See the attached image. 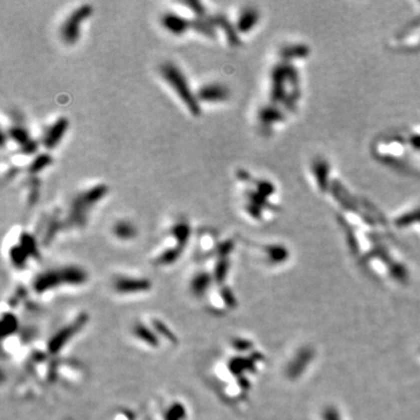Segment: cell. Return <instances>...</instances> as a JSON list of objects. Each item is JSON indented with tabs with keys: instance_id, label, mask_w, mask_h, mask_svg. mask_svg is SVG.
I'll use <instances>...</instances> for the list:
<instances>
[{
	"instance_id": "20",
	"label": "cell",
	"mask_w": 420,
	"mask_h": 420,
	"mask_svg": "<svg viewBox=\"0 0 420 420\" xmlns=\"http://www.w3.org/2000/svg\"><path fill=\"white\" fill-rule=\"evenodd\" d=\"M190 234H192V229L187 222H176L171 229V235L176 241V245L181 246L183 249L189 241Z\"/></svg>"
},
{
	"instance_id": "2",
	"label": "cell",
	"mask_w": 420,
	"mask_h": 420,
	"mask_svg": "<svg viewBox=\"0 0 420 420\" xmlns=\"http://www.w3.org/2000/svg\"><path fill=\"white\" fill-rule=\"evenodd\" d=\"M161 75L165 78V81L172 86V89L176 92V95L180 97V99L182 100L187 109L189 110V112L195 117L200 116V100L194 95L182 71L172 62H166V63L161 65Z\"/></svg>"
},
{
	"instance_id": "11",
	"label": "cell",
	"mask_w": 420,
	"mask_h": 420,
	"mask_svg": "<svg viewBox=\"0 0 420 420\" xmlns=\"http://www.w3.org/2000/svg\"><path fill=\"white\" fill-rule=\"evenodd\" d=\"M132 334L139 342H141L148 348H159L160 347V338H159L154 329L150 325L138 322L133 326Z\"/></svg>"
},
{
	"instance_id": "4",
	"label": "cell",
	"mask_w": 420,
	"mask_h": 420,
	"mask_svg": "<svg viewBox=\"0 0 420 420\" xmlns=\"http://www.w3.org/2000/svg\"><path fill=\"white\" fill-rule=\"evenodd\" d=\"M86 320H88V317L85 314H82L76 318L74 321L70 322V324H68L63 328L60 329L48 342V353L51 354V355H57L71 341V339L84 327Z\"/></svg>"
},
{
	"instance_id": "13",
	"label": "cell",
	"mask_w": 420,
	"mask_h": 420,
	"mask_svg": "<svg viewBox=\"0 0 420 420\" xmlns=\"http://www.w3.org/2000/svg\"><path fill=\"white\" fill-rule=\"evenodd\" d=\"M62 282L64 286H82L88 282V273L77 265H67L60 267Z\"/></svg>"
},
{
	"instance_id": "31",
	"label": "cell",
	"mask_w": 420,
	"mask_h": 420,
	"mask_svg": "<svg viewBox=\"0 0 420 420\" xmlns=\"http://www.w3.org/2000/svg\"><path fill=\"white\" fill-rule=\"evenodd\" d=\"M187 7H188L190 11H192L194 14L196 15V18H203L206 15V7H204L203 4L199 0H186L183 1Z\"/></svg>"
},
{
	"instance_id": "30",
	"label": "cell",
	"mask_w": 420,
	"mask_h": 420,
	"mask_svg": "<svg viewBox=\"0 0 420 420\" xmlns=\"http://www.w3.org/2000/svg\"><path fill=\"white\" fill-rule=\"evenodd\" d=\"M2 338H6V334H13L18 327V321H16L15 315L12 313L2 315Z\"/></svg>"
},
{
	"instance_id": "7",
	"label": "cell",
	"mask_w": 420,
	"mask_h": 420,
	"mask_svg": "<svg viewBox=\"0 0 420 420\" xmlns=\"http://www.w3.org/2000/svg\"><path fill=\"white\" fill-rule=\"evenodd\" d=\"M62 286L64 285L62 282L60 269L47 270L42 273L37 274L33 283L34 292L40 294V296L48 292H53V291L60 289Z\"/></svg>"
},
{
	"instance_id": "10",
	"label": "cell",
	"mask_w": 420,
	"mask_h": 420,
	"mask_svg": "<svg viewBox=\"0 0 420 420\" xmlns=\"http://www.w3.org/2000/svg\"><path fill=\"white\" fill-rule=\"evenodd\" d=\"M161 25L173 35L180 36L190 29V20H187L174 12H166L161 16Z\"/></svg>"
},
{
	"instance_id": "19",
	"label": "cell",
	"mask_w": 420,
	"mask_h": 420,
	"mask_svg": "<svg viewBox=\"0 0 420 420\" xmlns=\"http://www.w3.org/2000/svg\"><path fill=\"white\" fill-rule=\"evenodd\" d=\"M257 21H258V13H257V11H255L253 8H245L241 13V15H239L236 29L238 32L248 33L249 30H251L255 27Z\"/></svg>"
},
{
	"instance_id": "21",
	"label": "cell",
	"mask_w": 420,
	"mask_h": 420,
	"mask_svg": "<svg viewBox=\"0 0 420 420\" xmlns=\"http://www.w3.org/2000/svg\"><path fill=\"white\" fill-rule=\"evenodd\" d=\"M162 420H188V412L181 402H173L162 413Z\"/></svg>"
},
{
	"instance_id": "12",
	"label": "cell",
	"mask_w": 420,
	"mask_h": 420,
	"mask_svg": "<svg viewBox=\"0 0 420 420\" xmlns=\"http://www.w3.org/2000/svg\"><path fill=\"white\" fill-rule=\"evenodd\" d=\"M213 284V274L207 272V271H199V272L194 274L192 280H190V292H192V294L195 298L202 299L207 294V292H209Z\"/></svg>"
},
{
	"instance_id": "34",
	"label": "cell",
	"mask_w": 420,
	"mask_h": 420,
	"mask_svg": "<svg viewBox=\"0 0 420 420\" xmlns=\"http://www.w3.org/2000/svg\"><path fill=\"white\" fill-rule=\"evenodd\" d=\"M237 178L239 180H241V181H249V180H250V175H249L248 172L243 169V171H238L237 172Z\"/></svg>"
},
{
	"instance_id": "29",
	"label": "cell",
	"mask_w": 420,
	"mask_h": 420,
	"mask_svg": "<svg viewBox=\"0 0 420 420\" xmlns=\"http://www.w3.org/2000/svg\"><path fill=\"white\" fill-rule=\"evenodd\" d=\"M64 227V222L60 221V218L57 216H54L51 217L49 222H48V225H47V229H46V232H44V236H43V244L44 245H48L50 244V242L53 241L55 236L60 230L61 228Z\"/></svg>"
},
{
	"instance_id": "9",
	"label": "cell",
	"mask_w": 420,
	"mask_h": 420,
	"mask_svg": "<svg viewBox=\"0 0 420 420\" xmlns=\"http://www.w3.org/2000/svg\"><path fill=\"white\" fill-rule=\"evenodd\" d=\"M230 96V91L227 86L220 83H210L201 86L199 91L196 93L197 99L200 102H208V103H217L227 100Z\"/></svg>"
},
{
	"instance_id": "32",
	"label": "cell",
	"mask_w": 420,
	"mask_h": 420,
	"mask_svg": "<svg viewBox=\"0 0 420 420\" xmlns=\"http://www.w3.org/2000/svg\"><path fill=\"white\" fill-rule=\"evenodd\" d=\"M39 188H40L39 180H37L36 178H34L32 180V182H30V189L28 193V197H27V203L29 204V207H33L34 204L39 201V197H40Z\"/></svg>"
},
{
	"instance_id": "24",
	"label": "cell",
	"mask_w": 420,
	"mask_h": 420,
	"mask_svg": "<svg viewBox=\"0 0 420 420\" xmlns=\"http://www.w3.org/2000/svg\"><path fill=\"white\" fill-rule=\"evenodd\" d=\"M9 260H11L12 265L18 270L25 269L27 265V262H28L29 256L27 255L25 250H23L19 244L13 245L11 249H9L8 252Z\"/></svg>"
},
{
	"instance_id": "16",
	"label": "cell",
	"mask_w": 420,
	"mask_h": 420,
	"mask_svg": "<svg viewBox=\"0 0 420 420\" xmlns=\"http://www.w3.org/2000/svg\"><path fill=\"white\" fill-rule=\"evenodd\" d=\"M230 266L231 263L229 257H217L213 272L214 283L216 284L217 287L227 286L225 282H227L229 272H230Z\"/></svg>"
},
{
	"instance_id": "35",
	"label": "cell",
	"mask_w": 420,
	"mask_h": 420,
	"mask_svg": "<svg viewBox=\"0 0 420 420\" xmlns=\"http://www.w3.org/2000/svg\"><path fill=\"white\" fill-rule=\"evenodd\" d=\"M418 355H419V357H420V347H419V349H418Z\"/></svg>"
},
{
	"instance_id": "8",
	"label": "cell",
	"mask_w": 420,
	"mask_h": 420,
	"mask_svg": "<svg viewBox=\"0 0 420 420\" xmlns=\"http://www.w3.org/2000/svg\"><path fill=\"white\" fill-rule=\"evenodd\" d=\"M69 127V120L67 117H60L48 127L42 138V145L47 150H53L60 144L62 138Z\"/></svg>"
},
{
	"instance_id": "27",
	"label": "cell",
	"mask_w": 420,
	"mask_h": 420,
	"mask_svg": "<svg viewBox=\"0 0 420 420\" xmlns=\"http://www.w3.org/2000/svg\"><path fill=\"white\" fill-rule=\"evenodd\" d=\"M318 420H348L346 413L336 405H326L319 412Z\"/></svg>"
},
{
	"instance_id": "5",
	"label": "cell",
	"mask_w": 420,
	"mask_h": 420,
	"mask_svg": "<svg viewBox=\"0 0 420 420\" xmlns=\"http://www.w3.org/2000/svg\"><path fill=\"white\" fill-rule=\"evenodd\" d=\"M113 291L119 296H138L150 292L152 283L147 278L120 276L114 279Z\"/></svg>"
},
{
	"instance_id": "23",
	"label": "cell",
	"mask_w": 420,
	"mask_h": 420,
	"mask_svg": "<svg viewBox=\"0 0 420 420\" xmlns=\"http://www.w3.org/2000/svg\"><path fill=\"white\" fill-rule=\"evenodd\" d=\"M107 192H109V187L104 183H99V185H96L89 188L88 190L82 193L83 197L86 201V203L89 204L90 207L95 206L97 202H99L100 200L104 199L106 196Z\"/></svg>"
},
{
	"instance_id": "33",
	"label": "cell",
	"mask_w": 420,
	"mask_h": 420,
	"mask_svg": "<svg viewBox=\"0 0 420 420\" xmlns=\"http://www.w3.org/2000/svg\"><path fill=\"white\" fill-rule=\"evenodd\" d=\"M37 148H39V143H37L36 140H34V139H30V140L27 141L25 145L20 146V150L18 152L25 155H32L34 153H36Z\"/></svg>"
},
{
	"instance_id": "26",
	"label": "cell",
	"mask_w": 420,
	"mask_h": 420,
	"mask_svg": "<svg viewBox=\"0 0 420 420\" xmlns=\"http://www.w3.org/2000/svg\"><path fill=\"white\" fill-rule=\"evenodd\" d=\"M150 326L154 329V332L157 333L159 338L167 340L168 342L173 343V345H176V343H179V340H178V338H176V335L161 320L152 318Z\"/></svg>"
},
{
	"instance_id": "1",
	"label": "cell",
	"mask_w": 420,
	"mask_h": 420,
	"mask_svg": "<svg viewBox=\"0 0 420 420\" xmlns=\"http://www.w3.org/2000/svg\"><path fill=\"white\" fill-rule=\"evenodd\" d=\"M231 355L217 368L223 382L222 394L231 403H245L266 367V355L252 339L236 336L230 342Z\"/></svg>"
},
{
	"instance_id": "28",
	"label": "cell",
	"mask_w": 420,
	"mask_h": 420,
	"mask_svg": "<svg viewBox=\"0 0 420 420\" xmlns=\"http://www.w3.org/2000/svg\"><path fill=\"white\" fill-rule=\"evenodd\" d=\"M7 134L8 138H11L19 146H22V145H25L27 141L32 139L29 135V132L21 125H13V126L8 128Z\"/></svg>"
},
{
	"instance_id": "18",
	"label": "cell",
	"mask_w": 420,
	"mask_h": 420,
	"mask_svg": "<svg viewBox=\"0 0 420 420\" xmlns=\"http://www.w3.org/2000/svg\"><path fill=\"white\" fill-rule=\"evenodd\" d=\"M183 252V248L179 245L171 246V248L165 249L160 255H158L154 258V264L158 266H168L178 262V259L181 257Z\"/></svg>"
},
{
	"instance_id": "6",
	"label": "cell",
	"mask_w": 420,
	"mask_h": 420,
	"mask_svg": "<svg viewBox=\"0 0 420 420\" xmlns=\"http://www.w3.org/2000/svg\"><path fill=\"white\" fill-rule=\"evenodd\" d=\"M90 209H91V207L86 203L82 193L76 195L70 203V209H69L67 220L64 221V227H85L86 221H88V213Z\"/></svg>"
},
{
	"instance_id": "22",
	"label": "cell",
	"mask_w": 420,
	"mask_h": 420,
	"mask_svg": "<svg viewBox=\"0 0 420 420\" xmlns=\"http://www.w3.org/2000/svg\"><path fill=\"white\" fill-rule=\"evenodd\" d=\"M19 245L25 250L27 255L29 256V258L39 259L40 253H39V248H37L36 239L33 235H30L29 232H21L19 237Z\"/></svg>"
},
{
	"instance_id": "14",
	"label": "cell",
	"mask_w": 420,
	"mask_h": 420,
	"mask_svg": "<svg viewBox=\"0 0 420 420\" xmlns=\"http://www.w3.org/2000/svg\"><path fill=\"white\" fill-rule=\"evenodd\" d=\"M211 20H213L215 26L218 27V28H221L225 33L228 42L230 43L231 46H238V44L241 43L238 34H237V29L231 25V22L229 21L227 16L223 14L211 15Z\"/></svg>"
},
{
	"instance_id": "3",
	"label": "cell",
	"mask_w": 420,
	"mask_h": 420,
	"mask_svg": "<svg viewBox=\"0 0 420 420\" xmlns=\"http://www.w3.org/2000/svg\"><path fill=\"white\" fill-rule=\"evenodd\" d=\"M93 8L90 4H83L76 7L68 18L62 23L60 34L62 40L68 44H74L78 41L79 34H81V23L85 21L90 15L92 14Z\"/></svg>"
},
{
	"instance_id": "25",
	"label": "cell",
	"mask_w": 420,
	"mask_h": 420,
	"mask_svg": "<svg viewBox=\"0 0 420 420\" xmlns=\"http://www.w3.org/2000/svg\"><path fill=\"white\" fill-rule=\"evenodd\" d=\"M51 164H53V157L49 153H41L33 159L27 167V172L34 176L39 174L40 172H42L44 168H47Z\"/></svg>"
},
{
	"instance_id": "15",
	"label": "cell",
	"mask_w": 420,
	"mask_h": 420,
	"mask_svg": "<svg viewBox=\"0 0 420 420\" xmlns=\"http://www.w3.org/2000/svg\"><path fill=\"white\" fill-rule=\"evenodd\" d=\"M190 29L202 34L209 39H216V26L211 20V16H203V18L195 16L193 20H190Z\"/></svg>"
},
{
	"instance_id": "17",
	"label": "cell",
	"mask_w": 420,
	"mask_h": 420,
	"mask_svg": "<svg viewBox=\"0 0 420 420\" xmlns=\"http://www.w3.org/2000/svg\"><path fill=\"white\" fill-rule=\"evenodd\" d=\"M113 235L120 241H131L138 236V230L134 224L128 221H118L113 225Z\"/></svg>"
}]
</instances>
